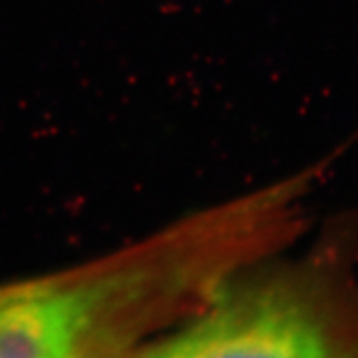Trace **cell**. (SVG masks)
<instances>
[{
	"instance_id": "cell-1",
	"label": "cell",
	"mask_w": 358,
	"mask_h": 358,
	"mask_svg": "<svg viewBox=\"0 0 358 358\" xmlns=\"http://www.w3.org/2000/svg\"><path fill=\"white\" fill-rule=\"evenodd\" d=\"M259 264L134 358H358V284L334 250Z\"/></svg>"
},
{
	"instance_id": "cell-2",
	"label": "cell",
	"mask_w": 358,
	"mask_h": 358,
	"mask_svg": "<svg viewBox=\"0 0 358 358\" xmlns=\"http://www.w3.org/2000/svg\"><path fill=\"white\" fill-rule=\"evenodd\" d=\"M0 358H66L30 327L0 319Z\"/></svg>"
}]
</instances>
